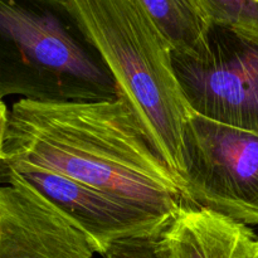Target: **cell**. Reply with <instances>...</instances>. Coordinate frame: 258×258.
I'll return each instance as SVG.
<instances>
[{
    "instance_id": "4",
    "label": "cell",
    "mask_w": 258,
    "mask_h": 258,
    "mask_svg": "<svg viewBox=\"0 0 258 258\" xmlns=\"http://www.w3.org/2000/svg\"><path fill=\"white\" fill-rule=\"evenodd\" d=\"M181 163L189 206L258 226V133L193 112L183 127Z\"/></svg>"
},
{
    "instance_id": "7",
    "label": "cell",
    "mask_w": 258,
    "mask_h": 258,
    "mask_svg": "<svg viewBox=\"0 0 258 258\" xmlns=\"http://www.w3.org/2000/svg\"><path fill=\"white\" fill-rule=\"evenodd\" d=\"M0 168L22 176L64 213L88 237L96 253L102 257L112 244L120 241L156 236L169 221L43 169L23 165H0Z\"/></svg>"
},
{
    "instance_id": "3",
    "label": "cell",
    "mask_w": 258,
    "mask_h": 258,
    "mask_svg": "<svg viewBox=\"0 0 258 258\" xmlns=\"http://www.w3.org/2000/svg\"><path fill=\"white\" fill-rule=\"evenodd\" d=\"M112 101L115 80L66 0H0V98Z\"/></svg>"
},
{
    "instance_id": "2",
    "label": "cell",
    "mask_w": 258,
    "mask_h": 258,
    "mask_svg": "<svg viewBox=\"0 0 258 258\" xmlns=\"http://www.w3.org/2000/svg\"><path fill=\"white\" fill-rule=\"evenodd\" d=\"M66 3L110 70L118 95L183 186L181 135L193 111L175 76L169 43L130 0Z\"/></svg>"
},
{
    "instance_id": "1",
    "label": "cell",
    "mask_w": 258,
    "mask_h": 258,
    "mask_svg": "<svg viewBox=\"0 0 258 258\" xmlns=\"http://www.w3.org/2000/svg\"><path fill=\"white\" fill-rule=\"evenodd\" d=\"M0 165L43 169L165 219L189 206L180 180L121 95L112 101H17Z\"/></svg>"
},
{
    "instance_id": "9",
    "label": "cell",
    "mask_w": 258,
    "mask_h": 258,
    "mask_svg": "<svg viewBox=\"0 0 258 258\" xmlns=\"http://www.w3.org/2000/svg\"><path fill=\"white\" fill-rule=\"evenodd\" d=\"M150 19L171 50L197 55L206 42L209 25L197 0H130Z\"/></svg>"
},
{
    "instance_id": "12",
    "label": "cell",
    "mask_w": 258,
    "mask_h": 258,
    "mask_svg": "<svg viewBox=\"0 0 258 258\" xmlns=\"http://www.w3.org/2000/svg\"><path fill=\"white\" fill-rule=\"evenodd\" d=\"M8 122H9V110L7 108V105L4 103V101L0 98V159L3 158Z\"/></svg>"
},
{
    "instance_id": "10",
    "label": "cell",
    "mask_w": 258,
    "mask_h": 258,
    "mask_svg": "<svg viewBox=\"0 0 258 258\" xmlns=\"http://www.w3.org/2000/svg\"><path fill=\"white\" fill-rule=\"evenodd\" d=\"M211 24L258 40V0H197Z\"/></svg>"
},
{
    "instance_id": "8",
    "label": "cell",
    "mask_w": 258,
    "mask_h": 258,
    "mask_svg": "<svg viewBox=\"0 0 258 258\" xmlns=\"http://www.w3.org/2000/svg\"><path fill=\"white\" fill-rule=\"evenodd\" d=\"M168 258H258V234L247 224L186 206L159 233Z\"/></svg>"
},
{
    "instance_id": "5",
    "label": "cell",
    "mask_w": 258,
    "mask_h": 258,
    "mask_svg": "<svg viewBox=\"0 0 258 258\" xmlns=\"http://www.w3.org/2000/svg\"><path fill=\"white\" fill-rule=\"evenodd\" d=\"M191 111L216 122L258 133V40L211 24L197 55L171 52Z\"/></svg>"
},
{
    "instance_id": "6",
    "label": "cell",
    "mask_w": 258,
    "mask_h": 258,
    "mask_svg": "<svg viewBox=\"0 0 258 258\" xmlns=\"http://www.w3.org/2000/svg\"><path fill=\"white\" fill-rule=\"evenodd\" d=\"M88 237L14 171L0 168V258H92Z\"/></svg>"
},
{
    "instance_id": "11",
    "label": "cell",
    "mask_w": 258,
    "mask_h": 258,
    "mask_svg": "<svg viewBox=\"0 0 258 258\" xmlns=\"http://www.w3.org/2000/svg\"><path fill=\"white\" fill-rule=\"evenodd\" d=\"M103 258H168L159 234L120 241L107 249Z\"/></svg>"
}]
</instances>
